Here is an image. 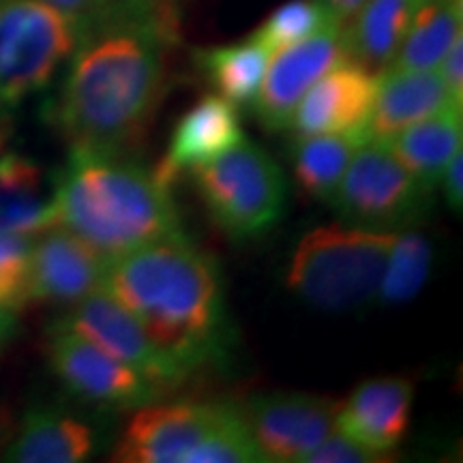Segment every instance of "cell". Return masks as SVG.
I'll return each mask as SVG.
<instances>
[{"mask_svg": "<svg viewBox=\"0 0 463 463\" xmlns=\"http://www.w3.org/2000/svg\"><path fill=\"white\" fill-rule=\"evenodd\" d=\"M439 75H442L453 99L463 106V34L444 54L442 62H439Z\"/></svg>", "mask_w": 463, "mask_h": 463, "instance_id": "obj_30", "label": "cell"}, {"mask_svg": "<svg viewBox=\"0 0 463 463\" xmlns=\"http://www.w3.org/2000/svg\"><path fill=\"white\" fill-rule=\"evenodd\" d=\"M463 31V0H419L389 67L433 71Z\"/></svg>", "mask_w": 463, "mask_h": 463, "instance_id": "obj_23", "label": "cell"}, {"mask_svg": "<svg viewBox=\"0 0 463 463\" xmlns=\"http://www.w3.org/2000/svg\"><path fill=\"white\" fill-rule=\"evenodd\" d=\"M339 402L309 392H264L241 405L262 461H300L335 431Z\"/></svg>", "mask_w": 463, "mask_h": 463, "instance_id": "obj_9", "label": "cell"}, {"mask_svg": "<svg viewBox=\"0 0 463 463\" xmlns=\"http://www.w3.org/2000/svg\"><path fill=\"white\" fill-rule=\"evenodd\" d=\"M178 42L165 0H116L86 22L50 109L69 155L127 157L146 137Z\"/></svg>", "mask_w": 463, "mask_h": 463, "instance_id": "obj_1", "label": "cell"}, {"mask_svg": "<svg viewBox=\"0 0 463 463\" xmlns=\"http://www.w3.org/2000/svg\"><path fill=\"white\" fill-rule=\"evenodd\" d=\"M108 260L89 242L54 225L33 239L28 300L75 305L101 289Z\"/></svg>", "mask_w": 463, "mask_h": 463, "instance_id": "obj_14", "label": "cell"}, {"mask_svg": "<svg viewBox=\"0 0 463 463\" xmlns=\"http://www.w3.org/2000/svg\"><path fill=\"white\" fill-rule=\"evenodd\" d=\"M363 142L367 137L358 133H324L294 140L292 167L298 189L311 200L331 202Z\"/></svg>", "mask_w": 463, "mask_h": 463, "instance_id": "obj_24", "label": "cell"}, {"mask_svg": "<svg viewBox=\"0 0 463 463\" xmlns=\"http://www.w3.org/2000/svg\"><path fill=\"white\" fill-rule=\"evenodd\" d=\"M99 447V431L82 416L61 408H33L24 414L5 459L17 463H80Z\"/></svg>", "mask_w": 463, "mask_h": 463, "instance_id": "obj_18", "label": "cell"}, {"mask_svg": "<svg viewBox=\"0 0 463 463\" xmlns=\"http://www.w3.org/2000/svg\"><path fill=\"white\" fill-rule=\"evenodd\" d=\"M333 24H341V22L324 0H292L266 17L253 37L275 54Z\"/></svg>", "mask_w": 463, "mask_h": 463, "instance_id": "obj_26", "label": "cell"}, {"mask_svg": "<svg viewBox=\"0 0 463 463\" xmlns=\"http://www.w3.org/2000/svg\"><path fill=\"white\" fill-rule=\"evenodd\" d=\"M431 194L416 181L384 142H363L331 200L341 223L402 232L425 219Z\"/></svg>", "mask_w": 463, "mask_h": 463, "instance_id": "obj_7", "label": "cell"}, {"mask_svg": "<svg viewBox=\"0 0 463 463\" xmlns=\"http://www.w3.org/2000/svg\"><path fill=\"white\" fill-rule=\"evenodd\" d=\"M43 3L62 11V14L73 17L75 22H80V24L84 26L86 22L92 20V17H97L106 9L112 7L116 0H43Z\"/></svg>", "mask_w": 463, "mask_h": 463, "instance_id": "obj_31", "label": "cell"}, {"mask_svg": "<svg viewBox=\"0 0 463 463\" xmlns=\"http://www.w3.org/2000/svg\"><path fill=\"white\" fill-rule=\"evenodd\" d=\"M375 86L378 75L352 61L341 62L307 90L286 131L292 140L324 133H358L369 140L367 123Z\"/></svg>", "mask_w": 463, "mask_h": 463, "instance_id": "obj_13", "label": "cell"}, {"mask_svg": "<svg viewBox=\"0 0 463 463\" xmlns=\"http://www.w3.org/2000/svg\"><path fill=\"white\" fill-rule=\"evenodd\" d=\"M269 62L256 101L258 123L269 131H286L298 101L324 73L347 61L344 24H333L303 42L275 52Z\"/></svg>", "mask_w": 463, "mask_h": 463, "instance_id": "obj_12", "label": "cell"}, {"mask_svg": "<svg viewBox=\"0 0 463 463\" xmlns=\"http://www.w3.org/2000/svg\"><path fill=\"white\" fill-rule=\"evenodd\" d=\"M54 225L52 183L43 167L5 146L0 150V230L34 239Z\"/></svg>", "mask_w": 463, "mask_h": 463, "instance_id": "obj_19", "label": "cell"}, {"mask_svg": "<svg viewBox=\"0 0 463 463\" xmlns=\"http://www.w3.org/2000/svg\"><path fill=\"white\" fill-rule=\"evenodd\" d=\"M17 328V311L7 305H0V352L9 345Z\"/></svg>", "mask_w": 463, "mask_h": 463, "instance_id": "obj_33", "label": "cell"}, {"mask_svg": "<svg viewBox=\"0 0 463 463\" xmlns=\"http://www.w3.org/2000/svg\"><path fill=\"white\" fill-rule=\"evenodd\" d=\"M324 3L328 5V9H331L335 15H337L341 24H347L367 0H324Z\"/></svg>", "mask_w": 463, "mask_h": 463, "instance_id": "obj_34", "label": "cell"}, {"mask_svg": "<svg viewBox=\"0 0 463 463\" xmlns=\"http://www.w3.org/2000/svg\"><path fill=\"white\" fill-rule=\"evenodd\" d=\"M82 24L43 0H0V116L48 89Z\"/></svg>", "mask_w": 463, "mask_h": 463, "instance_id": "obj_6", "label": "cell"}, {"mask_svg": "<svg viewBox=\"0 0 463 463\" xmlns=\"http://www.w3.org/2000/svg\"><path fill=\"white\" fill-rule=\"evenodd\" d=\"M48 361L61 384L86 403L129 410L161 397L136 369L56 322L48 333Z\"/></svg>", "mask_w": 463, "mask_h": 463, "instance_id": "obj_8", "label": "cell"}, {"mask_svg": "<svg viewBox=\"0 0 463 463\" xmlns=\"http://www.w3.org/2000/svg\"><path fill=\"white\" fill-rule=\"evenodd\" d=\"M395 232L347 223L307 232L289 258L288 288L316 309L345 311L378 297Z\"/></svg>", "mask_w": 463, "mask_h": 463, "instance_id": "obj_4", "label": "cell"}, {"mask_svg": "<svg viewBox=\"0 0 463 463\" xmlns=\"http://www.w3.org/2000/svg\"><path fill=\"white\" fill-rule=\"evenodd\" d=\"M270 56L273 52L253 34L245 42L194 52L195 65L202 69L217 95L236 108L256 101Z\"/></svg>", "mask_w": 463, "mask_h": 463, "instance_id": "obj_22", "label": "cell"}, {"mask_svg": "<svg viewBox=\"0 0 463 463\" xmlns=\"http://www.w3.org/2000/svg\"><path fill=\"white\" fill-rule=\"evenodd\" d=\"M433 247L419 232H403L392 241L384 273H382L378 298L384 305L408 303L430 279Z\"/></svg>", "mask_w": 463, "mask_h": 463, "instance_id": "obj_25", "label": "cell"}, {"mask_svg": "<svg viewBox=\"0 0 463 463\" xmlns=\"http://www.w3.org/2000/svg\"><path fill=\"white\" fill-rule=\"evenodd\" d=\"M260 450L253 442L241 405H232L225 419L189 455L187 463H260Z\"/></svg>", "mask_w": 463, "mask_h": 463, "instance_id": "obj_27", "label": "cell"}, {"mask_svg": "<svg viewBox=\"0 0 463 463\" xmlns=\"http://www.w3.org/2000/svg\"><path fill=\"white\" fill-rule=\"evenodd\" d=\"M241 140H245V133L239 108L219 95H206L176 120L165 157L155 172L161 181L172 184L181 172L208 164Z\"/></svg>", "mask_w": 463, "mask_h": 463, "instance_id": "obj_16", "label": "cell"}, {"mask_svg": "<svg viewBox=\"0 0 463 463\" xmlns=\"http://www.w3.org/2000/svg\"><path fill=\"white\" fill-rule=\"evenodd\" d=\"M234 403H144L116 444V463H187L195 447L225 419Z\"/></svg>", "mask_w": 463, "mask_h": 463, "instance_id": "obj_10", "label": "cell"}, {"mask_svg": "<svg viewBox=\"0 0 463 463\" xmlns=\"http://www.w3.org/2000/svg\"><path fill=\"white\" fill-rule=\"evenodd\" d=\"M56 324L71 328L116 361L136 369L159 391V395L187 380V375L150 341L142 324L103 289L71 305V309L58 317Z\"/></svg>", "mask_w": 463, "mask_h": 463, "instance_id": "obj_11", "label": "cell"}, {"mask_svg": "<svg viewBox=\"0 0 463 463\" xmlns=\"http://www.w3.org/2000/svg\"><path fill=\"white\" fill-rule=\"evenodd\" d=\"M412 403L414 382L402 375L372 378L339 405L335 427L361 447L386 457L408 433Z\"/></svg>", "mask_w": 463, "mask_h": 463, "instance_id": "obj_15", "label": "cell"}, {"mask_svg": "<svg viewBox=\"0 0 463 463\" xmlns=\"http://www.w3.org/2000/svg\"><path fill=\"white\" fill-rule=\"evenodd\" d=\"M419 0H367L344 24L347 61L378 75L397 56Z\"/></svg>", "mask_w": 463, "mask_h": 463, "instance_id": "obj_20", "label": "cell"}, {"mask_svg": "<svg viewBox=\"0 0 463 463\" xmlns=\"http://www.w3.org/2000/svg\"><path fill=\"white\" fill-rule=\"evenodd\" d=\"M461 108H449L431 118L410 125L384 144L422 187L436 191L450 159L461 150Z\"/></svg>", "mask_w": 463, "mask_h": 463, "instance_id": "obj_21", "label": "cell"}, {"mask_svg": "<svg viewBox=\"0 0 463 463\" xmlns=\"http://www.w3.org/2000/svg\"><path fill=\"white\" fill-rule=\"evenodd\" d=\"M31 236L0 230V305L20 311L28 300L31 277Z\"/></svg>", "mask_w": 463, "mask_h": 463, "instance_id": "obj_28", "label": "cell"}, {"mask_svg": "<svg viewBox=\"0 0 463 463\" xmlns=\"http://www.w3.org/2000/svg\"><path fill=\"white\" fill-rule=\"evenodd\" d=\"M101 289L142 324L187 378L225 354L222 270L184 236L108 260Z\"/></svg>", "mask_w": 463, "mask_h": 463, "instance_id": "obj_2", "label": "cell"}, {"mask_svg": "<svg viewBox=\"0 0 463 463\" xmlns=\"http://www.w3.org/2000/svg\"><path fill=\"white\" fill-rule=\"evenodd\" d=\"M386 461L373 450L361 447L344 433H328L317 447L305 457L303 463H375Z\"/></svg>", "mask_w": 463, "mask_h": 463, "instance_id": "obj_29", "label": "cell"}, {"mask_svg": "<svg viewBox=\"0 0 463 463\" xmlns=\"http://www.w3.org/2000/svg\"><path fill=\"white\" fill-rule=\"evenodd\" d=\"M172 184L125 157L69 155L52 181L56 225L114 260L153 242L184 236Z\"/></svg>", "mask_w": 463, "mask_h": 463, "instance_id": "obj_3", "label": "cell"}, {"mask_svg": "<svg viewBox=\"0 0 463 463\" xmlns=\"http://www.w3.org/2000/svg\"><path fill=\"white\" fill-rule=\"evenodd\" d=\"M191 176L208 215L230 239L264 234L283 215L286 178L279 164L256 142L241 140L194 167Z\"/></svg>", "mask_w": 463, "mask_h": 463, "instance_id": "obj_5", "label": "cell"}, {"mask_svg": "<svg viewBox=\"0 0 463 463\" xmlns=\"http://www.w3.org/2000/svg\"><path fill=\"white\" fill-rule=\"evenodd\" d=\"M439 184L444 189V198H447L449 206L453 208L455 213H461L463 206V157L461 150L450 159V164L444 170L442 178H439Z\"/></svg>", "mask_w": 463, "mask_h": 463, "instance_id": "obj_32", "label": "cell"}, {"mask_svg": "<svg viewBox=\"0 0 463 463\" xmlns=\"http://www.w3.org/2000/svg\"><path fill=\"white\" fill-rule=\"evenodd\" d=\"M449 108H461V103L453 99L436 69L412 71L386 67L378 73L367 136L369 140L386 142L410 125L431 118Z\"/></svg>", "mask_w": 463, "mask_h": 463, "instance_id": "obj_17", "label": "cell"}]
</instances>
